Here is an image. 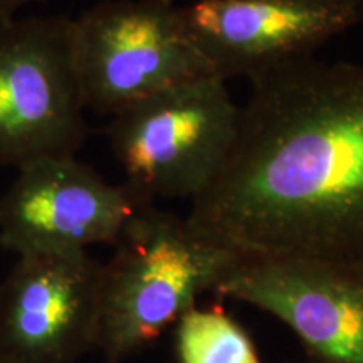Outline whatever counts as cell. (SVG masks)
I'll use <instances>...</instances> for the list:
<instances>
[{"mask_svg":"<svg viewBox=\"0 0 363 363\" xmlns=\"http://www.w3.org/2000/svg\"><path fill=\"white\" fill-rule=\"evenodd\" d=\"M43 2H45V0H0V21L16 17L24 7Z\"/></svg>","mask_w":363,"mask_h":363,"instance_id":"8fae6325","label":"cell"},{"mask_svg":"<svg viewBox=\"0 0 363 363\" xmlns=\"http://www.w3.org/2000/svg\"><path fill=\"white\" fill-rule=\"evenodd\" d=\"M239 115L225 79L214 74L131 104L108 126L123 184L152 203L158 197L194 202L229 160Z\"/></svg>","mask_w":363,"mask_h":363,"instance_id":"3957f363","label":"cell"},{"mask_svg":"<svg viewBox=\"0 0 363 363\" xmlns=\"http://www.w3.org/2000/svg\"><path fill=\"white\" fill-rule=\"evenodd\" d=\"M72 48L86 110L103 116L214 74L175 0H101L72 19Z\"/></svg>","mask_w":363,"mask_h":363,"instance_id":"5b68a950","label":"cell"},{"mask_svg":"<svg viewBox=\"0 0 363 363\" xmlns=\"http://www.w3.org/2000/svg\"><path fill=\"white\" fill-rule=\"evenodd\" d=\"M249 81L229 160L189 220L240 256L363 259V65L310 56Z\"/></svg>","mask_w":363,"mask_h":363,"instance_id":"6da1fadb","label":"cell"},{"mask_svg":"<svg viewBox=\"0 0 363 363\" xmlns=\"http://www.w3.org/2000/svg\"><path fill=\"white\" fill-rule=\"evenodd\" d=\"M353 6H355L358 24H363V0H353Z\"/></svg>","mask_w":363,"mask_h":363,"instance_id":"7c38bea8","label":"cell"},{"mask_svg":"<svg viewBox=\"0 0 363 363\" xmlns=\"http://www.w3.org/2000/svg\"><path fill=\"white\" fill-rule=\"evenodd\" d=\"M103 262L27 254L0 279V363H78L96 352Z\"/></svg>","mask_w":363,"mask_h":363,"instance_id":"ba28073f","label":"cell"},{"mask_svg":"<svg viewBox=\"0 0 363 363\" xmlns=\"http://www.w3.org/2000/svg\"><path fill=\"white\" fill-rule=\"evenodd\" d=\"M177 363H264L251 335L219 306L185 311L174 325Z\"/></svg>","mask_w":363,"mask_h":363,"instance_id":"30bf717a","label":"cell"},{"mask_svg":"<svg viewBox=\"0 0 363 363\" xmlns=\"http://www.w3.org/2000/svg\"><path fill=\"white\" fill-rule=\"evenodd\" d=\"M180 16L192 44L225 81L310 57L358 24L353 0H194Z\"/></svg>","mask_w":363,"mask_h":363,"instance_id":"9c48e42d","label":"cell"},{"mask_svg":"<svg viewBox=\"0 0 363 363\" xmlns=\"http://www.w3.org/2000/svg\"><path fill=\"white\" fill-rule=\"evenodd\" d=\"M86 136L71 17L0 21V165L76 157Z\"/></svg>","mask_w":363,"mask_h":363,"instance_id":"277c9868","label":"cell"},{"mask_svg":"<svg viewBox=\"0 0 363 363\" xmlns=\"http://www.w3.org/2000/svg\"><path fill=\"white\" fill-rule=\"evenodd\" d=\"M214 293L283 321L310 363H363V259L240 256Z\"/></svg>","mask_w":363,"mask_h":363,"instance_id":"8992f818","label":"cell"},{"mask_svg":"<svg viewBox=\"0 0 363 363\" xmlns=\"http://www.w3.org/2000/svg\"><path fill=\"white\" fill-rule=\"evenodd\" d=\"M103 264L98 348L106 363H123L214 293L240 254L189 220L157 207L131 217Z\"/></svg>","mask_w":363,"mask_h":363,"instance_id":"7a4b0ae2","label":"cell"},{"mask_svg":"<svg viewBox=\"0 0 363 363\" xmlns=\"http://www.w3.org/2000/svg\"><path fill=\"white\" fill-rule=\"evenodd\" d=\"M152 206L128 185H113L76 157L17 170L0 195V246L16 256L115 246L131 217Z\"/></svg>","mask_w":363,"mask_h":363,"instance_id":"52a82bcc","label":"cell"}]
</instances>
